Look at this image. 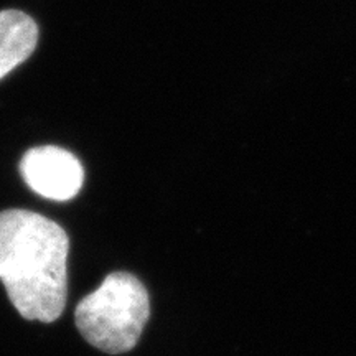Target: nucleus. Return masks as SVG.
<instances>
[{
  "mask_svg": "<svg viewBox=\"0 0 356 356\" xmlns=\"http://www.w3.org/2000/svg\"><path fill=\"white\" fill-rule=\"evenodd\" d=\"M66 231L29 210L0 211V280L25 320L60 318L68 289Z\"/></svg>",
  "mask_w": 356,
  "mask_h": 356,
  "instance_id": "f257e3e1",
  "label": "nucleus"
},
{
  "mask_svg": "<svg viewBox=\"0 0 356 356\" xmlns=\"http://www.w3.org/2000/svg\"><path fill=\"white\" fill-rule=\"evenodd\" d=\"M149 315L150 302L144 284L129 273H113L79 302L74 320L89 345L119 355L137 345Z\"/></svg>",
  "mask_w": 356,
  "mask_h": 356,
  "instance_id": "f03ea898",
  "label": "nucleus"
},
{
  "mask_svg": "<svg viewBox=\"0 0 356 356\" xmlns=\"http://www.w3.org/2000/svg\"><path fill=\"white\" fill-rule=\"evenodd\" d=\"M20 173L35 193L55 202L76 197L84 181L76 155L55 145L30 149L20 160Z\"/></svg>",
  "mask_w": 356,
  "mask_h": 356,
  "instance_id": "7ed1b4c3",
  "label": "nucleus"
},
{
  "mask_svg": "<svg viewBox=\"0 0 356 356\" xmlns=\"http://www.w3.org/2000/svg\"><path fill=\"white\" fill-rule=\"evenodd\" d=\"M38 43V26L20 10L0 12V79L32 56Z\"/></svg>",
  "mask_w": 356,
  "mask_h": 356,
  "instance_id": "20e7f679",
  "label": "nucleus"
}]
</instances>
